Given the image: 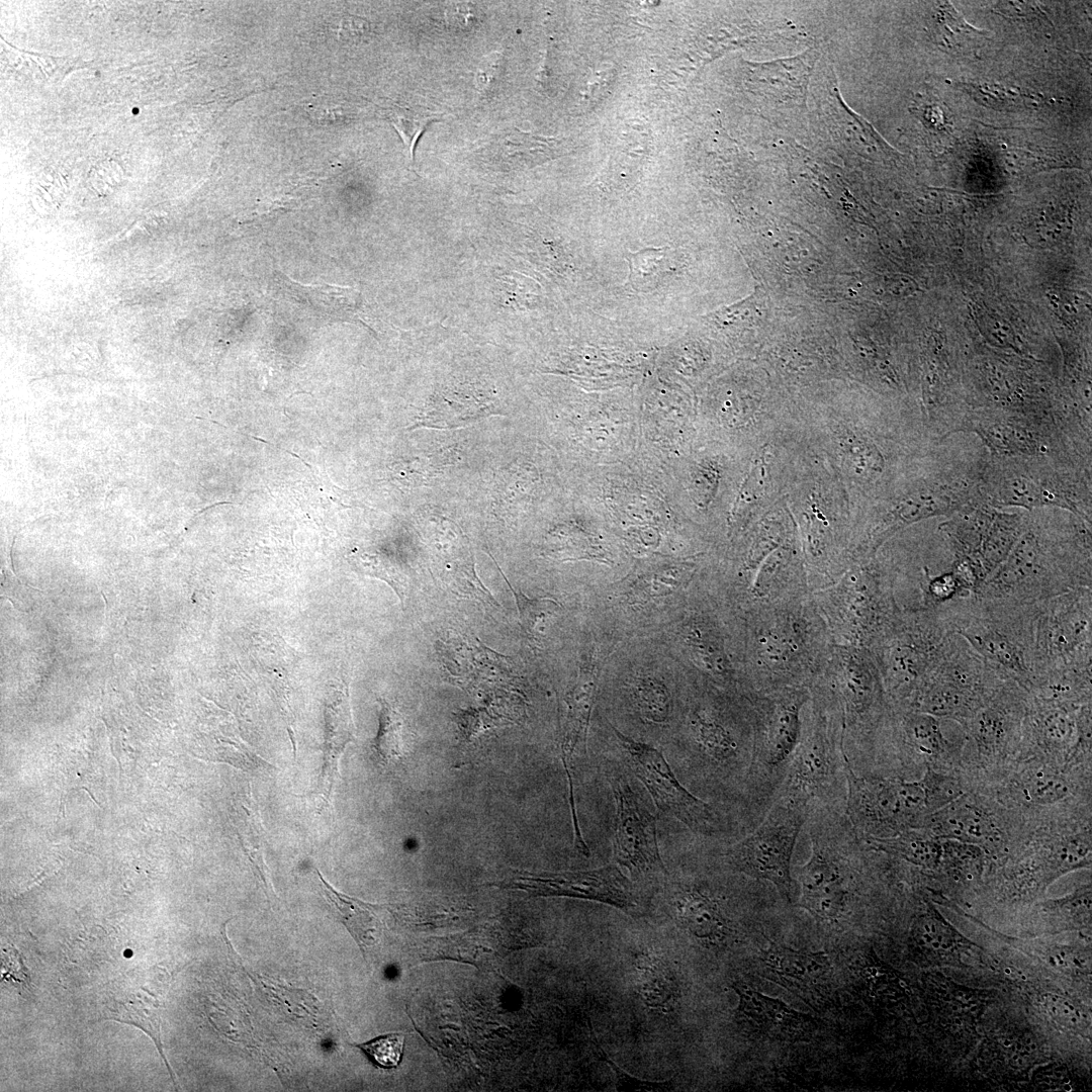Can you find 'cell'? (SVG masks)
I'll use <instances>...</instances> for the list:
<instances>
[{
	"label": "cell",
	"mask_w": 1092,
	"mask_h": 1092,
	"mask_svg": "<svg viewBox=\"0 0 1092 1092\" xmlns=\"http://www.w3.org/2000/svg\"><path fill=\"white\" fill-rule=\"evenodd\" d=\"M741 618L748 690L810 688L826 668L834 643L812 593Z\"/></svg>",
	"instance_id": "1"
},
{
	"label": "cell",
	"mask_w": 1092,
	"mask_h": 1092,
	"mask_svg": "<svg viewBox=\"0 0 1092 1092\" xmlns=\"http://www.w3.org/2000/svg\"><path fill=\"white\" fill-rule=\"evenodd\" d=\"M1083 586L1092 587L1090 530L1055 531L1028 521L1006 559L975 594L1033 604Z\"/></svg>",
	"instance_id": "2"
},
{
	"label": "cell",
	"mask_w": 1092,
	"mask_h": 1092,
	"mask_svg": "<svg viewBox=\"0 0 1092 1092\" xmlns=\"http://www.w3.org/2000/svg\"><path fill=\"white\" fill-rule=\"evenodd\" d=\"M939 608L950 632L963 637L991 669L1027 693L1034 689L1035 603L972 594Z\"/></svg>",
	"instance_id": "3"
},
{
	"label": "cell",
	"mask_w": 1092,
	"mask_h": 1092,
	"mask_svg": "<svg viewBox=\"0 0 1092 1092\" xmlns=\"http://www.w3.org/2000/svg\"><path fill=\"white\" fill-rule=\"evenodd\" d=\"M819 678L836 702L850 768L857 775H877L881 734L891 705L871 651L834 645Z\"/></svg>",
	"instance_id": "4"
},
{
	"label": "cell",
	"mask_w": 1092,
	"mask_h": 1092,
	"mask_svg": "<svg viewBox=\"0 0 1092 1092\" xmlns=\"http://www.w3.org/2000/svg\"><path fill=\"white\" fill-rule=\"evenodd\" d=\"M809 691L800 740L777 796L799 798L844 813L846 756L839 711L822 680L817 678Z\"/></svg>",
	"instance_id": "5"
},
{
	"label": "cell",
	"mask_w": 1092,
	"mask_h": 1092,
	"mask_svg": "<svg viewBox=\"0 0 1092 1092\" xmlns=\"http://www.w3.org/2000/svg\"><path fill=\"white\" fill-rule=\"evenodd\" d=\"M812 594L836 646L869 650L900 613L890 577L875 557L854 562Z\"/></svg>",
	"instance_id": "6"
},
{
	"label": "cell",
	"mask_w": 1092,
	"mask_h": 1092,
	"mask_svg": "<svg viewBox=\"0 0 1092 1092\" xmlns=\"http://www.w3.org/2000/svg\"><path fill=\"white\" fill-rule=\"evenodd\" d=\"M1004 679L963 637L951 633L899 709L930 714L963 726Z\"/></svg>",
	"instance_id": "7"
},
{
	"label": "cell",
	"mask_w": 1092,
	"mask_h": 1092,
	"mask_svg": "<svg viewBox=\"0 0 1092 1092\" xmlns=\"http://www.w3.org/2000/svg\"><path fill=\"white\" fill-rule=\"evenodd\" d=\"M1033 658V690L1092 673V587L1074 588L1035 603Z\"/></svg>",
	"instance_id": "8"
},
{
	"label": "cell",
	"mask_w": 1092,
	"mask_h": 1092,
	"mask_svg": "<svg viewBox=\"0 0 1092 1092\" xmlns=\"http://www.w3.org/2000/svg\"><path fill=\"white\" fill-rule=\"evenodd\" d=\"M1028 693L1004 679L983 706L961 726L966 742L960 770L971 786L1000 781L1018 761Z\"/></svg>",
	"instance_id": "9"
},
{
	"label": "cell",
	"mask_w": 1092,
	"mask_h": 1092,
	"mask_svg": "<svg viewBox=\"0 0 1092 1092\" xmlns=\"http://www.w3.org/2000/svg\"><path fill=\"white\" fill-rule=\"evenodd\" d=\"M809 808L805 800L777 796L762 820L726 846L720 857L730 871L770 883L780 898L794 906L791 862Z\"/></svg>",
	"instance_id": "10"
},
{
	"label": "cell",
	"mask_w": 1092,
	"mask_h": 1092,
	"mask_svg": "<svg viewBox=\"0 0 1092 1092\" xmlns=\"http://www.w3.org/2000/svg\"><path fill=\"white\" fill-rule=\"evenodd\" d=\"M735 590L741 616L812 593L788 523L770 519L760 523Z\"/></svg>",
	"instance_id": "11"
},
{
	"label": "cell",
	"mask_w": 1092,
	"mask_h": 1092,
	"mask_svg": "<svg viewBox=\"0 0 1092 1092\" xmlns=\"http://www.w3.org/2000/svg\"><path fill=\"white\" fill-rule=\"evenodd\" d=\"M847 792L844 814L862 839L888 838L923 828L933 813L922 777L907 780L882 775H857L846 760Z\"/></svg>",
	"instance_id": "12"
},
{
	"label": "cell",
	"mask_w": 1092,
	"mask_h": 1092,
	"mask_svg": "<svg viewBox=\"0 0 1092 1092\" xmlns=\"http://www.w3.org/2000/svg\"><path fill=\"white\" fill-rule=\"evenodd\" d=\"M951 634L940 608L901 611L889 630L869 649L890 705L902 708Z\"/></svg>",
	"instance_id": "13"
},
{
	"label": "cell",
	"mask_w": 1092,
	"mask_h": 1092,
	"mask_svg": "<svg viewBox=\"0 0 1092 1092\" xmlns=\"http://www.w3.org/2000/svg\"><path fill=\"white\" fill-rule=\"evenodd\" d=\"M626 766L642 783L657 809L707 838L730 836L737 825L723 811L690 792L678 780L663 754L651 744L636 740L612 726Z\"/></svg>",
	"instance_id": "14"
},
{
	"label": "cell",
	"mask_w": 1092,
	"mask_h": 1092,
	"mask_svg": "<svg viewBox=\"0 0 1092 1092\" xmlns=\"http://www.w3.org/2000/svg\"><path fill=\"white\" fill-rule=\"evenodd\" d=\"M923 828L938 838L976 844L998 860L1021 849L1031 823L1027 815L1004 806L989 793L970 789L931 813Z\"/></svg>",
	"instance_id": "15"
},
{
	"label": "cell",
	"mask_w": 1092,
	"mask_h": 1092,
	"mask_svg": "<svg viewBox=\"0 0 1092 1092\" xmlns=\"http://www.w3.org/2000/svg\"><path fill=\"white\" fill-rule=\"evenodd\" d=\"M1091 704L1028 693L1018 761L1032 757L1069 768H1089Z\"/></svg>",
	"instance_id": "16"
},
{
	"label": "cell",
	"mask_w": 1092,
	"mask_h": 1092,
	"mask_svg": "<svg viewBox=\"0 0 1092 1092\" xmlns=\"http://www.w3.org/2000/svg\"><path fill=\"white\" fill-rule=\"evenodd\" d=\"M762 695V728L751 771L752 798L761 818L777 797L800 740L810 691L797 688Z\"/></svg>",
	"instance_id": "17"
},
{
	"label": "cell",
	"mask_w": 1092,
	"mask_h": 1092,
	"mask_svg": "<svg viewBox=\"0 0 1092 1092\" xmlns=\"http://www.w3.org/2000/svg\"><path fill=\"white\" fill-rule=\"evenodd\" d=\"M1008 808L1028 815L1091 803V770L1024 758L984 789Z\"/></svg>",
	"instance_id": "18"
},
{
	"label": "cell",
	"mask_w": 1092,
	"mask_h": 1092,
	"mask_svg": "<svg viewBox=\"0 0 1092 1092\" xmlns=\"http://www.w3.org/2000/svg\"><path fill=\"white\" fill-rule=\"evenodd\" d=\"M608 781L615 802L613 858L635 878H663L666 868L660 855L656 816L634 787L626 770L612 765Z\"/></svg>",
	"instance_id": "19"
},
{
	"label": "cell",
	"mask_w": 1092,
	"mask_h": 1092,
	"mask_svg": "<svg viewBox=\"0 0 1092 1092\" xmlns=\"http://www.w3.org/2000/svg\"><path fill=\"white\" fill-rule=\"evenodd\" d=\"M533 896H564L601 902L633 914L640 910V897L632 882L616 864L566 873H522L506 884Z\"/></svg>",
	"instance_id": "20"
},
{
	"label": "cell",
	"mask_w": 1092,
	"mask_h": 1092,
	"mask_svg": "<svg viewBox=\"0 0 1092 1092\" xmlns=\"http://www.w3.org/2000/svg\"><path fill=\"white\" fill-rule=\"evenodd\" d=\"M167 977V972L160 968L131 972L109 996L103 1018L133 1024L145 1031L154 1040L172 1075L161 1041V1014L169 986Z\"/></svg>",
	"instance_id": "21"
},
{
	"label": "cell",
	"mask_w": 1092,
	"mask_h": 1092,
	"mask_svg": "<svg viewBox=\"0 0 1092 1092\" xmlns=\"http://www.w3.org/2000/svg\"><path fill=\"white\" fill-rule=\"evenodd\" d=\"M760 975L777 985L819 1004L831 989V966L824 951H802L771 942L758 957Z\"/></svg>",
	"instance_id": "22"
},
{
	"label": "cell",
	"mask_w": 1092,
	"mask_h": 1092,
	"mask_svg": "<svg viewBox=\"0 0 1092 1092\" xmlns=\"http://www.w3.org/2000/svg\"><path fill=\"white\" fill-rule=\"evenodd\" d=\"M666 898L671 914L700 939L722 941L730 931L721 899L703 882H670Z\"/></svg>",
	"instance_id": "23"
},
{
	"label": "cell",
	"mask_w": 1092,
	"mask_h": 1092,
	"mask_svg": "<svg viewBox=\"0 0 1092 1092\" xmlns=\"http://www.w3.org/2000/svg\"><path fill=\"white\" fill-rule=\"evenodd\" d=\"M597 672L596 664L592 660L587 665H582L576 681L564 698L561 759L568 782L572 819L578 817L574 790L575 759L578 752L583 753L585 749L586 732L595 702Z\"/></svg>",
	"instance_id": "24"
},
{
	"label": "cell",
	"mask_w": 1092,
	"mask_h": 1092,
	"mask_svg": "<svg viewBox=\"0 0 1092 1092\" xmlns=\"http://www.w3.org/2000/svg\"><path fill=\"white\" fill-rule=\"evenodd\" d=\"M732 987L739 998V1017L756 1032L770 1037L797 1039L816 1026V1021L808 1014L743 982L735 981Z\"/></svg>",
	"instance_id": "25"
},
{
	"label": "cell",
	"mask_w": 1092,
	"mask_h": 1092,
	"mask_svg": "<svg viewBox=\"0 0 1092 1092\" xmlns=\"http://www.w3.org/2000/svg\"><path fill=\"white\" fill-rule=\"evenodd\" d=\"M326 751L322 774V791L329 800L338 774V761L344 748L353 737L349 694L345 687L333 688L327 698L326 710Z\"/></svg>",
	"instance_id": "26"
},
{
	"label": "cell",
	"mask_w": 1092,
	"mask_h": 1092,
	"mask_svg": "<svg viewBox=\"0 0 1092 1092\" xmlns=\"http://www.w3.org/2000/svg\"><path fill=\"white\" fill-rule=\"evenodd\" d=\"M275 282L284 295L323 315L354 320L358 311L359 294L352 288L323 284L302 285L282 273L275 274Z\"/></svg>",
	"instance_id": "27"
},
{
	"label": "cell",
	"mask_w": 1092,
	"mask_h": 1092,
	"mask_svg": "<svg viewBox=\"0 0 1092 1092\" xmlns=\"http://www.w3.org/2000/svg\"><path fill=\"white\" fill-rule=\"evenodd\" d=\"M326 898L334 906L340 920L349 930L363 953L376 944L381 935L383 924L379 916L386 906L373 905L335 890L316 870Z\"/></svg>",
	"instance_id": "28"
},
{
	"label": "cell",
	"mask_w": 1092,
	"mask_h": 1092,
	"mask_svg": "<svg viewBox=\"0 0 1092 1092\" xmlns=\"http://www.w3.org/2000/svg\"><path fill=\"white\" fill-rule=\"evenodd\" d=\"M863 840L873 849L915 866L932 869L940 862L941 838L925 828L906 830L888 838Z\"/></svg>",
	"instance_id": "29"
},
{
	"label": "cell",
	"mask_w": 1092,
	"mask_h": 1092,
	"mask_svg": "<svg viewBox=\"0 0 1092 1092\" xmlns=\"http://www.w3.org/2000/svg\"><path fill=\"white\" fill-rule=\"evenodd\" d=\"M1027 522L1022 515L994 511L978 557L986 578L1006 559L1024 532Z\"/></svg>",
	"instance_id": "30"
},
{
	"label": "cell",
	"mask_w": 1092,
	"mask_h": 1092,
	"mask_svg": "<svg viewBox=\"0 0 1092 1092\" xmlns=\"http://www.w3.org/2000/svg\"><path fill=\"white\" fill-rule=\"evenodd\" d=\"M546 142L518 129H510L492 138L483 147L482 156L494 164L511 166L546 159L551 154Z\"/></svg>",
	"instance_id": "31"
},
{
	"label": "cell",
	"mask_w": 1092,
	"mask_h": 1092,
	"mask_svg": "<svg viewBox=\"0 0 1092 1092\" xmlns=\"http://www.w3.org/2000/svg\"><path fill=\"white\" fill-rule=\"evenodd\" d=\"M632 705L646 724L664 726L672 716L673 700L667 688L655 678H637L631 686Z\"/></svg>",
	"instance_id": "32"
},
{
	"label": "cell",
	"mask_w": 1092,
	"mask_h": 1092,
	"mask_svg": "<svg viewBox=\"0 0 1092 1092\" xmlns=\"http://www.w3.org/2000/svg\"><path fill=\"white\" fill-rule=\"evenodd\" d=\"M668 247L645 248L629 252L626 260L629 265L628 282L635 290H641L655 284L667 271Z\"/></svg>",
	"instance_id": "33"
},
{
	"label": "cell",
	"mask_w": 1092,
	"mask_h": 1092,
	"mask_svg": "<svg viewBox=\"0 0 1092 1092\" xmlns=\"http://www.w3.org/2000/svg\"><path fill=\"white\" fill-rule=\"evenodd\" d=\"M388 119L400 135L410 159H414L419 139L429 125L437 120V115L395 105L388 110Z\"/></svg>",
	"instance_id": "34"
},
{
	"label": "cell",
	"mask_w": 1092,
	"mask_h": 1092,
	"mask_svg": "<svg viewBox=\"0 0 1092 1092\" xmlns=\"http://www.w3.org/2000/svg\"><path fill=\"white\" fill-rule=\"evenodd\" d=\"M503 576L515 597L524 630L531 636H534L537 633V627L550 621L555 615L559 609L558 603L548 598L531 600L522 592L516 590L505 574H503Z\"/></svg>",
	"instance_id": "35"
},
{
	"label": "cell",
	"mask_w": 1092,
	"mask_h": 1092,
	"mask_svg": "<svg viewBox=\"0 0 1092 1092\" xmlns=\"http://www.w3.org/2000/svg\"><path fill=\"white\" fill-rule=\"evenodd\" d=\"M400 726L398 713L386 701H382L375 747L383 761L393 760L400 755Z\"/></svg>",
	"instance_id": "36"
},
{
	"label": "cell",
	"mask_w": 1092,
	"mask_h": 1092,
	"mask_svg": "<svg viewBox=\"0 0 1092 1092\" xmlns=\"http://www.w3.org/2000/svg\"><path fill=\"white\" fill-rule=\"evenodd\" d=\"M403 1045L404 1035L402 1033H388L356 1044L375 1066L382 1069H392L399 1065L402 1059Z\"/></svg>",
	"instance_id": "37"
},
{
	"label": "cell",
	"mask_w": 1092,
	"mask_h": 1092,
	"mask_svg": "<svg viewBox=\"0 0 1092 1092\" xmlns=\"http://www.w3.org/2000/svg\"><path fill=\"white\" fill-rule=\"evenodd\" d=\"M506 61L502 52L486 55L477 67L475 83L482 98H492L500 89Z\"/></svg>",
	"instance_id": "38"
},
{
	"label": "cell",
	"mask_w": 1092,
	"mask_h": 1092,
	"mask_svg": "<svg viewBox=\"0 0 1092 1092\" xmlns=\"http://www.w3.org/2000/svg\"><path fill=\"white\" fill-rule=\"evenodd\" d=\"M361 564L365 573L386 581L403 604L407 582L406 577L398 569L383 561L380 556L373 555L362 556Z\"/></svg>",
	"instance_id": "39"
},
{
	"label": "cell",
	"mask_w": 1092,
	"mask_h": 1092,
	"mask_svg": "<svg viewBox=\"0 0 1092 1092\" xmlns=\"http://www.w3.org/2000/svg\"><path fill=\"white\" fill-rule=\"evenodd\" d=\"M845 445L846 458L850 464L858 466L864 472L876 473L881 470L882 457L873 445L851 438L845 442Z\"/></svg>",
	"instance_id": "40"
},
{
	"label": "cell",
	"mask_w": 1092,
	"mask_h": 1092,
	"mask_svg": "<svg viewBox=\"0 0 1092 1092\" xmlns=\"http://www.w3.org/2000/svg\"><path fill=\"white\" fill-rule=\"evenodd\" d=\"M330 30H332L341 41L359 42L368 37L371 32V26L365 18L344 14L332 21Z\"/></svg>",
	"instance_id": "41"
},
{
	"label": "cell",
	"mask_w": 1092,
	"mask_h": 1092,
	"mask_svg": "<svg viewBox=\"0 0 1092 1092\" xmlns=\"http://www.w3.org/2000/svg\"><path fill=\"white\" fill-rule=\"evenodd\" d=\"M448 27L457 32H469L476 28L480 22V16L476 5L469 2H453L445 11Z\"/></svg>",
	"instance_id": "42"
},
{
	"label": "cell",
	"mask_w": 1092,
	"mask_h": 1092,
	"mask_svg": "<svg viewBox=\"0 0 1092 1092\" xmlns=\"http://www.w3.org/2000/svg\"><path fill=\"white\" fill-rule=\"evenodd\" d=\"M617 1075V1088L618 1090H640V1091H665L670 1089L669 1082H651L642 1081L633 1078L620 1070L611 1061L607 1060Z\"/></svg>",
	"instance_id": "43"
},
{
	"label": "cell",
	"mask_w": 1092,
	"mask_h": 1092,
	"mask_svg": "<svg viewBox=\"0 0 1092 1092\" xmlns=\"http://www.w3.org/2000/svg\"><path fill=\"white\" fill-rule=\"evenodd\" d=\"M930 943L934 948H939L940 947V942L938 940L932 939Z\"/></svg>",
	"instance_id": "44"
},
{
	"label": "cell",
	"mask_w": 1092,
	"mask_h": 1092,
	"mask_svg": "<svg viewBox=\"0 0 1092 1092\" xmlns=\"http://www.w3.org/2000/svg\"><path fill=\"white\" fill-rule=\"evenodd\" d=\"M1064 1088L1066 1091H1071V1087L1069 1084L1064 1085Z\"/></svg>",
	"instance_id": "45"
},
{
	"label": "cell",
	"mask_w": 1092,
	"mask_h": 1092,
	"mask_svg": "<svg viewBox=\"0 0 1092 1092\" xmlns=\"http://www.w3.org/2000/svg\"><path fill=\"white\" fill-rule=\"evenodd\" d=\"M956 1024L957 1025H962V1021L960 1019H956Z\"/></svg>",
	"instance_id": "46"
},
{
	"label": "cell",
	"mask_w": 1092,
	"mask_h": 1092,
	"mask_svg": "<svg viewBox=\"0 0 1092 1092\" xmlns=\"http://www.w3.org/2000/svg\"><path fill=\"white\" fill-rule=\"evenodd\" d=\"M1030 1049L1035 1050L1036 1045L1034 1043H1032V1044H1030Z\"/></svg>",
	"instance_id": "47"
},
{
	"label": "cell",
	"mask_w": 1092,
	"mask_h": 1092,
	"mask_svg": "<svg viewBox=\"0 0 1092 1092\" xmlns=\"http://www.w3.org/2000/svg\"><path fill=\"white\" fill-rule=\"evenodd\" d=\"M1005 973H1006V974H1010V970H1009V969H1005Z\"/></svg>",
	"instance_id": "48"
},
{
	"label": "cell",
	"mask_w": 1092,
	"mask_h": 1092,
	"mask_svg": "<svg viewBox=\"0 0 1092 1092\" xmlns=\"http://www.w3.org/2000/svg\"><path fill=\"white\" fill-rule=\"evenodd\" d=\"M1004 1044L1005 1045H1010V1041L1007 1040V1041L1004 1042Z\"/></svg>",
	"instance_id": "49"
}]
</instances>
